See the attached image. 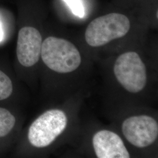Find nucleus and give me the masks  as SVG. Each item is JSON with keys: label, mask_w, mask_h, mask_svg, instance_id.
Returning a JSON list of instances; mask_svg holds the SVG:
<instances>
[{"label": "nucleus", "mask_w": 158, "mask_h": 158, "mask_svg": "<svg viewBox=\"0 0 158 158\" xmlns=\"http://www.w3.org/2000/svg\"><path fill=\"white\" fill-rule=\"evenodd\" d=\"M70 8L74 15L79 18H84L85 8L81 0H63Z\"/></svg>", "instance_id": "obj_10"}, {"label": "nucleus", "mask_w": 158, "mask_h": 158, "mask_svg": "<svg viewBox=\"0 0 158 158\" xmlns=\"http://www.w3.org/2000/svg\"><path fill=\"white\" fill-rule=\"evenodd\" d=\"M13 91V85L11 80L0 70V101L6 100L11 95Z\"/></svg>", "instance_id": "obj_9"}, {"label": "nucleus", "mask_w": 158, "mask_h": 158, "mask_svg": "<svg viewBox=\"0 0 158 158\" xmlns=\"http://www.w3.org/2000/svg\"><path fill=\"white\" fill-rule=\"evenodd\" d=\"M68 118L61 110L53 109L41 114L31 125L28 138L36 148L48 147L66 128Z\"/></svg>", "instance_id": "obj_4"}, {"label": "nucleus", "mask_w": 158, "mask_h": 158, "mask_svg": "<svg viewBox=\"0 0 158 158\" xmlns=\"http://www.w3.org/2000/svg\"><path fill=\"white\" fill-rule=\"evenodd\" d=\"M114 73L125 90L138 93L147 83L146 66L135 52H127L120 55L114 65Z\"/></svg>", "instance_id": "obj_3"}, {"label": "nucleus", "mask_w": 158, "mask_h": 158, "mask_svg": "<svg viewBox=\"0 0 158 158\" xmlns=\"http://www.w3.org/2000/svg\"><path fill=\"white\" fill-rule=\"evenodd\" d=\"M92 143L97 158H130L121 138L113 131L103 130L97 132Z\"/></svg>", "instance_id": "obj_7"}, {"label": "nucleus", "mask_w": 158, "mask_h": 158, "mask_svg": "<svg viewBox=\"0 0 158 158\" xmlns=\"http://www.w3.org/2000/svg\"><path fill=\"white\" fill-rule=\"evenodd\" d=\"M130 27V20L125 15L108 14L97 18L89 23L85 32V40L91 47H100L124 37Z\"/></svg>", "instance_id": "obj_2"}, {"label": "nucleus", "mask_w": 158, "mask_h": 158, "mask_svg": "<svg viewBox=\"0 0 158 158\" xmlns=\"http://www.w3.org/2000/svg\"><path fill=\"white\" fill-rule=\"evenodd\" d=\"M15 124V117L8 110L0 107V138L7 135Z\"/></svg>", "instance_id": "obj_8"}, {"label": "nucleus", "mask_w": 158, "mask_h": 158, "mask_svg": "<svg viewBox=\"0 0 158 158\" xmlns=\"http://www.w3.org/2000/svg\"><path fill=\"white\" fill-rule=\"evenodd\" d=\"M2 37H3V32H2V28L0 24V41H1V40H2Z\"/></svg>", "instance_id": "obj_11"}, {"label": "nucleus", "mask_w": 158, "mask_h": 158, "mask_svg": "<svg viewBox=\"0 0 158 158\" xmlns=\"http://www.w3.org/2000/svg\"><path fill=\"white\" fill-rule=\"evenodd\" d=\"M122 131L131 145L143 148L152 145L157 139L158 123L153 117L147 115H134L123 121Z\"/></svg>", "instance_id": "obj_5"}, {"label": "nucleus", "mask_w": 158, "mask_h": 158, "mask_svg": "<svg viewBox=\"0 0 158 158\" xmlns=\"http://www.w3.org/2000/svg\"><path fill=\"white\" fill-rule=\"evenodd\" d=\"M42 38L40 31L32 27H24L19 31L17 56L19 63L25 67H31L40 60Z\"/></svg>", "instance_id": "obj_6"}, {"label": "nucleus", "mask_w": 158, "mask_h": 158, "mask_svg": "<svg viewBox=\"0 0 158 158\" xmlns=\"http://www.w3.org/2000/svg\"><path fill=\"white\" fill-rule=\"evenodd\" d=\"M40 56L46 66L58 73H72L81 63L80 52L73 44L55 36L42 42Z\"/></svg>", "instance_id": "obj_1"}]
</instances>
